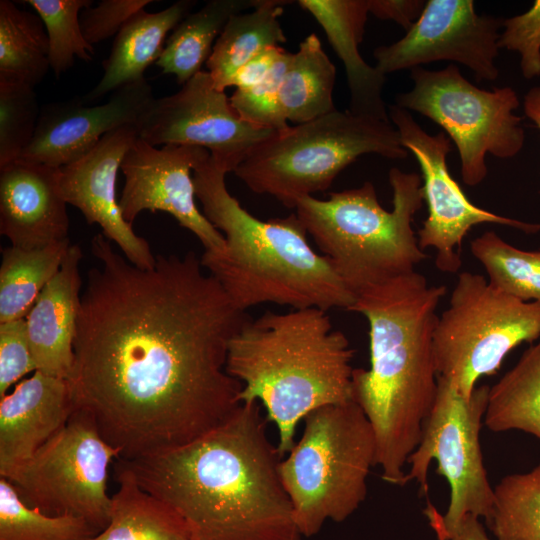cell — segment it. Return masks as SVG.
<instances>
[{
  "label": "cell",
  "instance_id": "6da1fadb",
  "mask_svg": "<svg viewBox=\"0 0 540 540\" xmlns=\"http://www.w3.org/2000/svg\"><path fill=\"white\" fill-rule=\"evenodd\" d=\"M68 382L75 409L133 460L187 444L240 404L225 369L228 344L249 316L192 251L141 269L103 233L91 241Z\"/></svg>",
  "mask_w": 540,
  "mask_h": 540
},
{
  "label": "cell",
  "instance_id": "7a4b0ae2",
  "mask_svg": "<svg viewBox=\"0 0 540 540\" xmlns=\"http://www.w3.org/2000/svg\"><path fill=\"white\" fill-rule=\"evenodd\" d=\"M261 408L241 402L194 441L119 461L178 512L192 540H301Z\"/></svg>",
  "mask_w": 540,
  "mask_h": 540
},
{
  "label": "cell",
  "instance_id": "3957f363",
  "mask_svg": "<svg viewBox=\"0 0 540 540\" xmlns=\"http://www.w3.org/2000/svg\"><path fill=\"white\" fill-rule=\"evenodd\" d=\"M445 293L414 271L362 290L350 309L368 320L370 348V368L353 370L352 396L373 428L376 466L393 485H405L436 400L433 334Z\"/></svg>",
  "mask_w": 540,
  "mask_h": 540
},
{
  "label": "cell",
  "instance_id": "277c9868",
  "mask_svg": "<svg viewBox=\"0 0 540 540\" xmlns=\"http://www.w3.org/2000/svg\"><path fill=\"white\" fill-rule=\"evenodd\" d=\"M227 173L209 154L194 167L193 183L202 213L225 239L224 251L203 252L201 264L234 304L243 311L263 303L350 311L355 295L310 246L297 215L254 217L227 190Z\"/></svg>",
  "mask_w": 540,
  "mask_h": 540
},
{
  "label": "cell",
  "instance_id": "5b68a950",
  "mask_svg": "<svg viewBox=\"0 0 540 540\" xmlns=\"http://www.w3.org/2000/svg\"><path fill=\"white\" fill-rule=\"evenodd\" d=\"M346 335L333 328L327 311H266L250 317L228 344L226 372L242 384L241 402H258L278 432L285 456L298 424L317 408L353 400Z\"/></svg>",
  "mask_w": 540,
  "mask_h": 540
},
{
  "label": "cell",
  "instance_id": "8992f818",
  "mask_svg": "<svg viewBox=\"0 0 540 540\" xmlns=\"http://www.w3.org/2000/svg\"><path fill=\"white\" fill-rule=\"evenodd\" d=\"M393 210L379 203L374 185L332 192L326 200L300 198L295 214L335 272L355 295L415 271L427 255L412 229L422 207V180L417 173L389 171Z\"/></svg>",
  "mask_w": 540,
  "mask_h": 540
},
{
  "label": "cell",
  "instance_id": "52a82bcc",
  "mask_svg": "<svg viewBox=\"0 0 540 540\" xmlns=\"http://www.w3.org/2000/svg\"><path fill=\"white\" fill-rule=\"evenodd\" d=\"M302 435L279 463L302 537L319 533L328 520L342 522L367 496V479L376 466V439L354 401L310 412Z\"/></svg>",
  "mask_w": 540,
  "mask_h": 540
},
{
  "label": "cell",
  "instance_id": "ba28073f",
  "mask_svg": "<svg viewBox=\"0 0 540 540\" xmlns=\"http://www.w3.org/2000/svg\"><path fill=\"white\" fill-rule=\"evenodd\" d=\"M405 159L409 151L391 121L338 111L275 132L255 147L234 174L252 191L287 208L327 190L358 157Z\"/></svg>",
  "mask_w": 540,
  "mask_h": 540
},
{
  "label": "cell",
  "instance_id": "9c48e42d",
  "mask_svg": "<svg viewBox=\"0 0 540 540\" xmlns=\"http://www.w3.org/2000/svg\"><path fill=\"white\" fill-rule=\"evenodd\" d=\"M539 337V302L508 295L482 275L460 273L433 334L438 377L469 398L476 382L495 374L510 351Z\"/></svg>",
  "mask_w": 540,
  "mask_h": 540
},
{
  "label": "cell",
  "instance_id": "30bf717a",
  "mask_svg": "<svg viewBox=\"0 0 540 540\" xmlns=\"http://www.w3.org/2000/svg\"><path fill=\"white\" fill-rule=\"evenodd\" d=\"M410 77L412 89L397 94L395 105L442 127L457 147L466 185H478L487 176V153L509 159L522 150L525 133L514 113L520 102L513 88L480 89L454 64L441 70L416 67Z\"/></svg>",
  "mask_w": 540,
  "mask_h": 540
},
{
  "label": "cell",
  "instance_id": "8fae6325",
  "mask_svg": "<svg viewBox=\"0 0 540 540\" xmlns=\"http://www.w3.org/2000/svg\"><path fill=\"white\" fill-rule=\"evenodd\" d=\"M490 387H476L469 398L446 379L438 377V392L424 422L421 439L410 455L405 484L416 480L428 495L427 474L432 460L437 473L450 486V502L441 515L428 502L424 514L434 530H449L466 515L485 519L492 514L495 494L483 463L480 430L484 423Z\"/></svg>",
  "mask_w": 540,
  "mask_h": 540
},
{
  "label": "cell",
  "instance_id": "7c38bea8",
  "mask_svg": "<svg viewBox=\"0 0 540 540\" xmlns=\"http://www.w3.org/2000/svg\"><path fill=\"white\" fill-rule=\"evenodd\" d=\"M120 456L93 419L75 409L65 426L6 479L28 506L80 517L100 532L110 520L109 467Z\"/></svg>",
  "mask_w": 540,
  "mask_h": 540
},
{
  "label": "cell",
  "instance_id": "4fadbf2b",
  "mask_svg": "<svg viewBox=\"0 0 540 540\" xmlns=\"http://www.w3.org/2000/svg\"><path fill=\"white\" fill-rule=\"evenodd\" d=\"M137 131L152 146L204 148L229 172L277 132L244 121L225 91L214 87L207 70L194 75L176 93L153 98L138 120Z\"/></svg>",
  "mask_w": 540,
  "mask_h": 540
},
{
  "label": "cell",
  "instance_id": "5bb4252c",
  "mask_svg": "<svg viewBox=\"0 0 540 540\" xmlns=\"http://www.w3.org/2000/svg\"><path fill=\"white\" fill-rule=\"evenodd\" d=\"M388 115L401 144L414 155L422 172V193L428 217L418 231V243L422 250L435 248L438 270L458 271L462 264L459 254L462 241L477 224L505 225L528 234L540 230V224L501 216L469 201L448 170L446 158L451 151V141L444 132L429 135L408 110L395 104L389 106Z\"/></svg>",
  "mask_w": 540,
  "mask_h": 540
},
{
  "label": "cell",
  "instance_id": "9a60e30c",
  "mask_svg": "<svg viewBox=\"0 0 540 540\" xmlns=\"http://www.w3.org/2000/svg\"><path fill=\"white\" fill-rule=\"evenodd\" d=\"M502 18L478 15L473 0H428L406 34L377 47L376 68L384 75L435 61L458 62L477 80H495L499 70V29Z\"/></svg>",
  "mask_w": 540,
  "mask_h": 540
},
{
  "label": "cell",
  "instance_id": "2e32d148",
  "mask_svg": "<svg viewBox=\"0 0 540 540\" xmlns=\"http://www.w3.org/2000/svg\"><path fill=\"white\" fill-rule=\"evenodd\" d=\"M209 154L195 146L157 148L138 137L120 169L125 176L119 200L124 219L132 224L144 210L166 212L200 240L204 252L222 253L224 236L198 209L191 175L194 167Z\"/></svg>",
  "mask_w": 540,
  "mask_h": 540
},
{
  "label": "cell",
  "instance_id": "e0dca14e",
  "mask_svg": "<svg viewBox=\"0 0 540 540\" xmlns=\"http://www.w3.org/2000/svg\"><path fill=\"white\" fill-rule=\"evenodd\" d=\"M137 138L134 125L107 133L86 155L57 169L58 182L67 204L79 209L87 223L98 224L130 263L152 269L156 257L149 243L124 219L116 200L118 170Z\"/></svg>",
  "mask_w": 540,
  "mask_h": 540
},
{
  "label": "cell",
  "instance_id": "ac0fdd59",
  "mask_svg": "<svg viewBox=\"0 0 540 540\" xmlns=\"http://www.w3.org/2000/svg\"><path fill=\"white\" fill-rule=\"evenodd\" d=\"M146 79L111 93L107 102L88 106L82 99L47 104L40 111L34 136L18 160L55 169L90 152L107 133L134 125L153 99Z\"/></svg>",
  "mask_w": 540,
  "mask_h": 540
},
{
  "label": "cell",
  "instance_id": "d6986e66",
  "mask_svg": "<svg viewBox=\"0 0 540 540\" xmlns=\"http://www.w3.org/2000/svg\"><path fill=\"white\" fill-rule=\"evenodd\" d=\"M58 170L17 160L0 168V233L11 246L34 249L69 239Z\"/></svg>",
  "mask_w": 540,
  "mask_h": 540
},
{
  "label": "cell",
  "instance_id": "ffe728a7",
  "mask_svg": "<svg viewBox=\"0 0 540 540\" xmlns=\"http://www.w3.org/2000/svg\"><path fill=\"white\" fill-rule=\"evenodd\" d=\"M75 410L67 379L40 371L0 397V475L9 477L68 422Z\"/></svg>",
  "mask_w": 540,
  "mask_h": 540
},
{
  "label": "cell",
  "instance_id": "44dd1931",
  "mask_svg": "<svg viewBox=\"0 0 540 540\" xmlns=\"http://www.w3.org/2000/svg\"><path fill=\"white\" fill-rule=\"evenodd\" d=\"M82 251L71 244L60 269L25 317L36 371L69 379L81 305L79 264Z\"/></svg>",
  "mask_w": 540,
  "mask_h": 540
},
{
  "label": "cell",
  "instance_id": "7402d4cb",
  "mask_svg": "<svg viewBox=\"0 0 540 540\" xmlns=\"http://www.w3.org/2000/svg\"><path fill=\"white\" fill-rule=\"evenodd\" d=\"M298 4L319 23L344 65L350 94L347 110L390 121L383 99L386 75L365 62L359 52L369 14L368 0H300Z\"/></svg>",
  "mask_w": 540,
  "mask_h": 540
},
{
  "label": "cell",
  "instance_id": "603a6c76",
  "mask_svg": "<svg viewBox=\"0 0 540 540\" xmlns=\"http://www.w3.org/2000/svg\"><path fill=\"white\" fill-rule=\"evenodd\" d=\"M195 4L192 0H180L159 12L142 9L133 15L115 36L110 55L103 63L102 78L82 100L94 102L127 84L145 79V70L160 58L169 32Z\"/></svg>",
  "mask_w": 540,
  "mask_h": 540
},
{
  "label": "cell",
  "instance_id": "cb8c5ba5",
  "mask_svg": "<svg viewBox=\"0 0 540 540\" xmlns=\"http://www.w3.org/2000/svg\"><path fill=\"white\" fill-rule=\"evenodd\" d=\"M115 478L119 488L112 496L109 523L87 540H192L178 512L144 490L119 460Z\"/></svg>",
  "mask_w": 540,
  "mask_h": 540
},
{
  "label": "cell",
  "instance_id": "d4e9b609",
  "mask_svg": "<svg viewBox=\"0 0 540 540\" xmlns=\"http://www.w3.org/2000/svg\"><path fill=\"white\" fill-rule=\"evenodd\" d=\"M292 1L259 0L251 10L230 18L206 62L214 87L225 91L236 71L264 50L287 38L279 18Z\"/></svg>",
  "mask_w": 540,
  "mask_h": 540
},
{
  "label": "cell",
  "instance_id": "484cf974",
  "mask_svg": "<svg viewBox=\"0 0 540 540\" xmlns=\"http://www.w3.org/2000/svg\"><path fill=\"white\" fill-rule=\"evenodd\" d=\"M336 68L322 48L319 37L311 33L292 53L278 93L284 120L301 124L336 110L333 91Z\"/></svg>",
  "mask_w": 540,
  "mask_h": 540
},
{
  "label": "cell",
  "instance_id": "4316f807",
  "mask_svg": "<svg viewBox=\"0 0 540 540\" xmlns=\"http://www.w3.org/2000/svg\"><path fill=\"white\" fill-rule=\"evenodd\" d=\"M259 0H210L190 12L168 36L156 65L184 85L202 71L230 18L255 8Z\"/></svg>",
  "mask_w": 540,
  "mask_h": 540
},
{
  "label": "cell",
  "instance_id": "83f0119b",
  "mask_svg": "<svg viewBox=\"0 0 540 540\" xmlns=\"http://www.w3.org/2000/svg\"><path fill=\"white\" fill-rule=\"evenodd\" d=\"M484 424L493 432L519 430L540 440V337L490 387Z\"/></svg>",
  "mask_w": 540,
  "mask_h": 540
},
{
  "label": "cell",
  "instance_id": "f1b7e54d",
  "mask_svg": "<svg viewBox=\"0 0 540 540\" xmlns=\"http://www.w3.org/2000/svg\"><path fill=\"white\" fill-rule=\"evenodd\" d=\"M70 240L41 248L10 246L2 250L0 323L25 318L46 284L58 272Z\"/></svg>",
  "mask_w": 540,
  "mask_h": 540
},
{
  "label": "cell",
  "instance_id": "f546056e",
  "mask_svg": "<svg viewBox=\"0 0 540 540\" xmlns=\"http://www.w3.org/2000/svg\"><path fill=\"white\" fill-rule=\"evenodd\" d=\"M49 39L37 13L0 1V82L38 85L50 69Z\"/></svg>",
  "mask_w": 540,
  "mask_h": 540
},
{
  "label": "cell",
  "instance_id": "4dcf8cb0",
  "mask_svg": "<svg viewBox=\"0 0 540 540\" xmlns=\"http://www.w3.org/2000/svg\"><path fill=\"white\" fill-rule=\"evenodd\" d=\"M470 249L493 287L522 301L540 303V251L518 249L493 231L475 238Z\"/></svg>",
  "mask_w": 540,
  "mask_h": 540
},
{
  "label": "cell",
  "instance_id": "1f68e13d",
  "mask_svg": "<svg viewBox=\"0 0 540 540\" xmlns=\"http://www.w3.org/2000/svg\"><path fill=\"white\" fill-rule=\"evenodd\" d=\"M487 527L496 540H540V462L525 473L503 477Z\"/></svg>",
  "mask_w": 540,
  "mask_h": 540
},
{
  "label": "cell",
  "instance_id": "d6a6232c",
  "mask_svg": "<svg viewBox=\"0 0 540 540\" xmlns=\"http://www.w3.org/2000/svg\"><path fill=\"white\" fill-rule=\"evenodd\" d=\"M99 531L73 515H49L28 506L14 486L0 479V540H87Z\"/></svg>",
  "mask_w": 540,
  "mask_h": 540
},
{
  "label": "cell",
  "instance_id": "836d02e7",
  "mask_svg": "<svg viewBox=\"0 0 540 540\" xmlns=\"http://www.w3.org/2000/svg\"><path fill=\"white\" fill-rule=\"evenodd\" d=\"M41 18L49 39L50 69L56 78L69 70L75 57L93 59L95 49L84 38L79 15L91 0H24Z\"/></svg>",
  "mask_w": 540,
  "mask_h": 540
},
{
  "label": "cell",
  "instance_id": "e575fe53",
  "mask_svg": "<svg viewBox=\"0 0 540 540\" xmlns=\"http://www.w3.org/2000/svg\"><path fill=\"white\" fill-rule=\"evenodd\" d=\"M39 116L34 88L0 82V168L20 158L34 136Z\"/></svg>",
  "mask_w": 540,
  "mask_h": 540
},
{
  "label": "cell",
  "instance_id": "d590c367",
  "mask_svg": "<svg viewBox=\"0 0 540 540\" xmlns=\"http://www.w3.org/2000/svg\"><path fill=\"white\" fill-rule=\"evenodd\" d=\"M291 57L292 52L284 49L261 82L246 89H236L229 97L234 110L244 121L277 132L290 126L280 113L278 93Z\"/></svg>",
  "mask_w": 540,
  "mask_h": 540
},
{
  "label": "cell",
  "instance_id": "8d00e7d4",
  "mask_svg": "<svg viewBox=\"0 0 540 540\" xmlns=\"http://www.w3.org/2000/svg\"><path fill=\"white\" fill-rule=\"evenodd\" d=\"M504 31L498 40L499 48L520 55V69L526 79L540 76V0L520 14L503 20Z\"/></svg>",
  "mask_w": 540,
  "mask_h": 540
},
{
  "label": "cell",
  "instance_id": "74e56055",
  "mask_svg": "<svg viewBox=\"0 0 540 540\" xmlns=\"http://www.w3.org/2000/svg\"><path fill=\"white\" fill-rule=\"evenodd\" d=\"M32 371L36 369L25 318L0 323V397Z\"/></svg>",
  "mask_w": 540,
  "mask_h": 540
},
{
  "label": "cell",
  "instance_id": "f35d334b",
  "mask_svg": "<svg viewBox=\"0 0 540 540\" xmlns=\"http://www.w3.org/2000/svg\"><path fill=\"white\" fill-rule=\"evenodd\" d=\"M154 0H102L79 15L82 34L90 45L117 35L124 24Z\"/></svg>",
  "mask_w": 540,
  "mask_h": 540
},
{
  "label": "cell",
  "instance_id": "ab89813d",
  "mask_svg": "<svg viewBox=\"0 0 540 540\" xmlns=\"http://www.w3.org/2000/svg\"><path fill=\"white\" fill-rule=\"evenodd\" d=\"M369 13L381 20H391L408 30L422 13L421 0H368Z\"/></svg>",
  "mask_w": 540,
  "mask_h": 540
},
{
  "label": "cell",
  "instance_id": "60d3db41",
  "mask_svg": "<svg viewBox=\"0 0 540 540\" xmlns=\"http://www.w3.org/2000/svg\"><path fill=\"white\" fill-rule=\"evenodd\" d=\"M283 50L281 46H274L255 56L236 71L229 87L246 89L261 82L270 73Z\"/></svg>",
  "mask_w": 540,
  "mask_h": 540
},
{
  "label": "cell",
  "instance_id": "b9f144b4",
  "mask_svg": "<svg viewBox=\"0 0 540 540\" xmlns=\"http://www.w3.org/2000/svg\"><path fill=\"white\" fill-rule=\"evenodd\" d=\"M473 515H466L449 530H434L438 540H492L485 527Z\"/></svg>",
  "mask_w": 540,
  "mask_h": 540
},
{
  "label": "cell",
  "instance_id": "7bdbcfd3",
  "mask_svg": "<svg viewBox=\"0 0 540 540\" xmlns=\"http://www.w3.org/2000/svg\"><path fill=\"white\" fill-rule=\"evenodd\" d=\"M523 109L528 117L540 130V86L532 87L524 96Z\"/></svg>",
  "mask_w": 540,
  "mask_h": 540
}]
</instances>
